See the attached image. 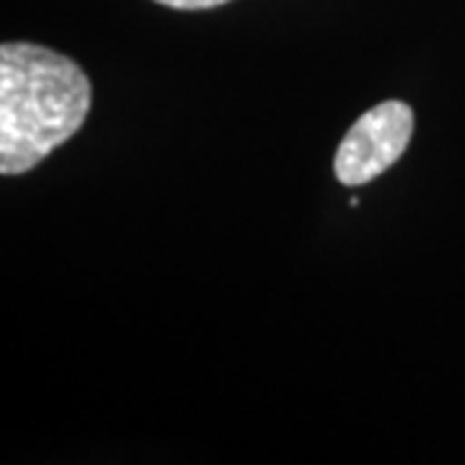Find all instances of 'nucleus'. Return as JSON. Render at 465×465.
I'll return each mask as SVG.
<instances>
[{"mask_svg":"<svg viewBox=\"0 0 465 465\" xmlns=\"http://www.w3.org/2000/svg\"><path fill=\"white\" fill-rule=\"evenodd\" d=\"M88 75L60 52L32 42L0 47V173L18 176L84 127Z\"/></svg>","mask_w":465,"mask_h":465,"instance_id":"nucleus-1","label":"nucleus"},{"mask_svg":"<svg viewBox=\"0 0 465 465\" xmlns=\"http://www.w3.org/2000/svg\"><path fill=\"white\" fill-rule=\"evenodd\" d=\"M414 134V112L403 101H382L360 116L333 158L344 186H365L399 161Z\"/></svg>","mask_w":465,"mask_h":465,"instance_id":"nucleus-2","label":"nucleus"},{"mask_svg":"<svg viewBox=\"0 0 465 465\" xmlns=\"http://www.w3.org/2000/svg\"><path fill=\"white\" fill-rule=\"evenodd\" d=\"M155 3L176 8V11H207V8H217L228 0H155Z\"/></svg>","mask_w":465,"mask_h":465,"instance_id":"nucleus-3","label":"nucleus"}]
</instances>
